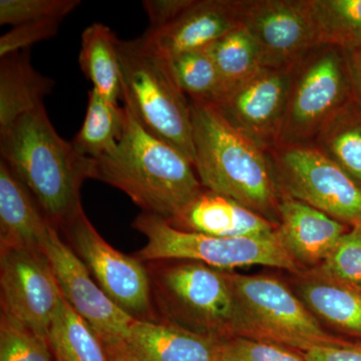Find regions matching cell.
<instances>
[{
    "instance_id": "cell-7",
    "label": "cell",
    "mask_w": 361,
    "mask_h": 361,
    "mask_svg": "<svg viewBox=\"0 0 361 361\" xmlns=\"http://www.w3.org/2000/svg\"><path fill=\"white\" fill-rule=\"evenodd\" d=\"M353 99L345 51L316 47L295 66L279 144L307 142Z\"/></svg>"
},
{
    "instance_id": "cell-2",
    "label": "cell",
    "mask_w": 361,
    "mask_h": 361,
    "mask_svg": "<svg viewBox=\"0 0 361 361\" xmlns=\"http://www.w3.org/2000/svg\"><path fill=\"white\" fill-rule=\"evenodd\" d=\"M123 109L122 137L111 153L94 159V180L118 188L142 213L174 219L204 189L193 163Z\"/></svg>"
},
{
    "instance_id": "cell-3",
    "label": "cell",
    "mask_w": 361,
    "mask_h": 361,
    "mask_svg": "<svg viewBox=\"0 0 361 361\" xmlns=\"http://www.w3.org/2000/svg\"><path fill=\"white\" fill-rule=\"evenodd\" d=\"M191 104L194 167L202 187L260 214H278L272 156L230 125L210 104Z\"/></svg>"
},
{
    "instance_id": "cell-22",
    "label": "cell",
    "mask_w": 361,
    "mask_h": 361,
    "mask_svg": "<svg viewBox=\"0 0 361 361\" xmlns=\"http://www.w3.org/2000/svg\"><path fill=\"white\" fill-rule=\"evenodd\" d=\"M308 310L348 336L361 339V291L334 280L308 281L300 286Z\"/></svg>"
},
{
    "instance_id": "cell-5",
    "label": "cell",
    "mask_w": 361,
    "mask_h": 361,
    "mask_svg": "<svg viewBox=\"0 0 361 361\" xmlns=\"http://www.w3.org/2000/svg\"><path fill=\"white\" fill-rule=\"evenodd\" d=\"M122 99L142 127L186 155L194 165L191 104L163 58L142 37L118 42Z\"/></svg>"
},
{
    "instance_id": "cell-14",
    "label": "cell",
    "mask_w": 361,
    "mask_h": 361,
    "mask_svg": "<svg viewBox=\"0 0 361 361\" xmlns=\"http://www.w3.org/2000/svg\"><path fill=\"white\" fill-rule=\"evenodd\" d=\"M44 251L61 295L103 343L127 341L135 320L104 293L71 246L52 227Z\"/></svg>"
},
{
    "instance_id": "cell-6",
    "label": "cell",
    "mask_w": 361,
    "mask_h": 361,
    "mask_svg": "<svg viewBox=\"0 0 361 361\" xmlns=\"http://www.w3.org/2000/svg\"><path fill=\"white\" fill-rule=\"evenodd\" d=\"M133 227L146 237L147 243L134 255L144 263L177 260L223 271L253 265L297 270L296 261L285 248L278 230L269 236L226 238L177 229L147 213L140 214Z\"/></svg>"
},
{
    "instance_id": "cell-37",
    "label": "cell",
    "mask_w": 361,
    "mask_h": 361,
    "mask_svg": "<svg viewBox=\"0 0 361 361\" xmlns=\"http://www.w3.org/2000/svg\"><path fill=\"white\" fill-rule=\"evenodd\" d=\"M104 346L110 361H144L125 341L104 343Z\"/></svg>"
},
{
    "instance_id": "cell-17",
    "label": "cell",
    "mask_w": 361,
    "mask_h": 361,
    "mask_svg": "<svg viewBox=\"0 0 361 361\" xmlns=\"http://www.w3.org/2000/svg\"><path fill=\"white\" fill-rule=\"evenodd\" d=\"M167 222L177 229L226 238L269 236L277 232L267 218L206 189L177 217Z\"/></svg>"
},
{
    "instance_id": "cell-18",
    "label": "cell",
    "mask_w": 361,
    "mask_h": 361,
    "mask_svg": "<svg viewBox=\"0 0 361 361\" xmlns=\"http://www.w3.org/2000/svg\"><path fill=\"white\" fill-rule=\"evenodd\" d=\"M54 227L27 188L0 161V251H44Z\"/></svg>"
},
{
    "instance_id": "cell-19",
    "label": "cell",
    "mask_w": 361,
    "mask_h": 361,
    "mask_svg": "<svg viewBox=\"0 0 361 361\" xmlns=\"http://www.w3.org/2000/svg\"><path fill=\"white\" fill-rule=\"evenodd\" d=\"M220 341L167 323L135 320L126 342L144 361H218Z\"/></svg>"
},
{
    "instance_id": "cell-9",
    "label": "cell",
    "mask_w": 361,
    "mask_h": 361,
    "mask_svg": "<svg viewBox=\"0 0 361 361\" xmlns=\"http://www.w3.org/2000/svg\"><path fill=\"white\" fill-rule=\"evenodd\" d=\"M248 324V337L275 342L300 353L338 341L290 289L274 278L230 275Z\"/></svg>"
},
{
    "instance_id": "cell-8",
    "label": "cell",
    "mask_w": 361,
    "mask_h": 361,
    "mask_svg": "<svg viewBox=\"0 0 361 361\" xmlns=\"http://www.w3.org/2000/svg\"><path fill=\"white\" fill-rule=\"evenodd\" d=\"M271 156L288 196L361 229V185L315 145H278Z\"/></svg>"
},
{
    "instance_id": "cell-1",
    "label": "cell",
    "mask_w": 361,
    "mask_h": 361,
    "mask_svg": "<svg viewBox=\"0 0 361 361\" xmlns=\"http://www.w3.org/2000/svg\"><path fill=\"white\" fill-rule=\"evenodd\" d=\"M0 153L56 229L82 208L80 189L94 178V160L58 134L44 106L0 128Z\"/></svg>"
},
{
    "instance_id": "cell-34",
    "label": "cell",
    "mask_w": 361,
    "mask_h": 361,
    "mask_svg": "<svg viewBox=\"0 0 361 361\" xmlns=\"http://www.w3.org/2000/svg\"><path fill=\"white\" fill-rule=\"evenodd\" d=\"M305 361H361V339L311 346L300 351Z\"/></svg>"
},
{
    "instance_id": "cell-32",
    "label": "cell",
    "mask_w": 361,
    "mask_h": 361,
    "mask_svg": "<svg viewBox=\"0 0 361 361\" xmlns=\"http://www.w3.org/2000/svg\"><path fill=\"white\" fill-rule=\"evenodd\" d=\"M218 361H305L298 351L250 337L221 339Z\"/></svg>"
},
{
    "instance_id": "cell-33",
    "label": "cell",
    "mask_w": 361,
    "mask_h": 361,
    "mask_svg": "<svg viewBox=\"0 0 361 361\" xmlns=\"http://www.w3.org/2000/svg\"><path fill=\"white\" fill-rule=\"evenodd\" d=\"M59 25L61 23L56 21H45L14 26L0 37V58L25 51L30 45L54 37L59 32Z\"/></svg>"
},
{
    "instance_id": "cell-21",
    "label": "cell",
    "mask_w": 361,
    "mask_h": 361,
    "mask_svg": "<svg viewBox=\"0 0 361 361\" xmlns=\"http://www.w3.org/2000/svg\"><path fill=\"white\" fill-rule=\"evenodd\" d=\"M118 39L111 28L94 23L82 35L80 68L99 97L118 104L122 99V73L118 51Z\"/></svg>"
},
{
    "instance_id": "cell-35",
    "label": "cell",
    "mask_w": 361,
    "mask_h": 361,
    "mask_svg": "<svg viewBox=\"0 0 361 361\" xmlns=\"http://www.w3.org/2000/svg\"><path fill=\"white\" fill-rule=\"evenodd\" d=\"M192 0H145L142 6L148 14L149 26L147 32L161 30L175 20Z\"/></svg>"
},
{
    "instance_id": "cell-15",
    "label": "cell",
    "mask_w": 361,
    "mask_h": 361,
    "mask_svg": "<svg viewBox=\"0 0 361 361\" xmlns=\"http://www.w3.org/2000/svg\"><path fill=\"white\" fill-rule=\"evenodd\" d=\"M241 1L192 0L170 25L142 39L163 58L202 51L241 25Z\"/></svg>"
},
{
    "instance_id": "cell-13",
    "label": "cell",
    "mask_w": 361,
    "mask_h": 361,
    "mask_svg": "<svg viewBox=\"0 0 361 361\" xmlns=\"http://www.w3.org/2000/svg\"><path fill=\"white\" fill-rule=\"evenodd\" d=\"M1 311L47 337L61 299V288L42 251H0Z\"/></svg>"
},
{
    "instance_id": "cell-24",
    "label": "cell",
    "mask_w": 361,
    "mask_h": 361,
    "mask_svg": "<svg viewBox=\"0 0 361 361\" xmlns=\"http://www.w3.org/2000/svg\"><path fill=\"white\" fill-rule=\"evenodd\" d=\"M315 146L361 185V106L355 97L318 135Z\"/></svg>"
},
{
    "instance_id": "cell-11",
    "label": "cell",
    "mask_w": 361,
    "mask_h": 361,
    "mask_svg": "<svg viewBox=\"0 0 361 361\" xmlns=\"http://www.w3.org/2000/svg\"><path fill=\"white\" fill-rule=\"evenodd\" d=\"M240 23L257 44L264 68H294L322 45L310 0L241 1Z\"/></svg>"
},
{
    "instance_id": "cell-12",
    "label": "cell",
    "mask_w": 361,
    "mask_h": 361,
    "mask_svg": "<svg viewBox=\"0 0 361 361\" xmlns=\"http://www.w3.org/2000/svg\"><path fill=\"white\" fill-rule=\"evenodd\" d=\"M294 68H261L210 106L260 148L275 149L279 144Z\"/></svg>"
},
{
    "instance_id": "cell-31",
    "label": "cell",
    "mask_w": 361,
    "mask_h": 361,
    "mask_svg": "<svg viewBox=\"0 0 361 361\" xmlns=\"http://www.w3.org/2000/svg\"><path fill=\"white\" fill-rule=\"evenodd\" d=\"M329 279L361 291V229L350 228L322 263Z\"/></svg>"
},
{
    "instance_id": "cell-36",
    "label": "cell",
    "mask_w": 361,
    "mask_h": 361,
    "mask_svg": "<svg viewBox=\"0 0 361 361\" xmlns=\"http://www.w3.org/2000/svg\"><path fill=\"white\" fill-rule=\"evenodd\" d=\"M345 54L353 97L361 106V49L345 51Z\"/></svg>"
},
{
    "instance_id": "cell-4",
    "label": "cell",
    "mask_w": 361,
    "mask_h": 361,
    "mask_svg": "<svg viewBox=\"0 0 361 361\" xmlns=\"http://www.w3.org/2000/svg\"><path fill=\"white\" fill-rule=\"evenodd\" d=\"M145 264L157 322L217 339L248 334L245 315L225 271L190 261Z\"/></svg>"
},
{
    "instance_id": "cell-27",
    "label": "cell",
    "mask_w": 361,
    "mask_h": 361,
    "mask_svg": "<svg viewBox=\"0 0 361 361\" xmlns=\"http://www.w3.org/2000/svg\"><path fill=\"white\" fill-rule=\"evenodd\" d=\"M322 44L361 49V0H310Z\"/></svg>"
},
{
    "instance_id": "cell-20",
    "label": "cell",
    "mask_w": 361,
    "mask_h": 361,
    "mask_svg": "<svg viewBox=\"0 0 361 361\" xmlns=\"http://www.w3.org/2000/svg\"><path fill=\"white\" fill-rule=\"evenodd\" d=\"M54 82L30 63L27 51L14 52L0 61V128L18 116L44 106Z\"/></svg>"
},
{
    "instance_id": "cell-26",
    "label": "cell",
    "mask_w": 361,
    "mask_h": 361,
    "mask_svg": "<svg viewBox=\"0 0 361 361\" xmlns=\"http://www.w3.org/2000/svg\"><path fill=\"white\" fill-rule=\"evenodd\" d=\"M206 51L219 71L224 94L264 68L257 44L242 25L207 47Z\"/></svg>"
},
{
    "instance_id": "cell-29",
    "label": "cell",
    "mask_w": 361,
    "mask_h": 361,
    "mask_svg": "<svg viewBox=\"0 0 361 361\" xmlns=\"http://www.w3.org/2000/svg\"><path fill=\"white\" fill-rule=\"evenodd\" d=\"M0 361H54L47 337L1 311Z\"/></svg>"
},
{
    "instance_id": "cell-25",
    "label": "cell",
    "mask_w": 361,
    "mask_h": 361,
    "mask_svg": "<svg viewBox=\"0 0 361 361\" xmlns=\"http://www.w3.org/2000/svg\"><path fill=\"white\" fill-rule=\"evenodd\" d=\"M123 125V106L106 101L92 90L84 123L71 144L80 155L101 158L116 148L122 137Z\"/></svg>"
},
{
    "instance_id": "cell-23",
    "label": "cell",
    "mask_w": 361,
    "mask_h": 361,
    "mask_svg": "<svg viewBox=\"0 0 361 361\" xmlns=\"http://www.w3.org/2000/svg\"><path fill=\"white\" fill-rule=\"evenodd\" d=\"M54 361H110L103 342L61 296L47 334Z\"/></svg>"
},
{
    "instance_id": "cell-30",
    "label": "cell",
    "mask_w": 361,
    "mask_h": 361,
    "mask_svg": "<svg viewBox=\"0 0 361 361\" xmlns=\"http://www.w3.org/2000/svg\"><path fill=\"white\" fill-rule=\"evenodd\" d=\"M80 4L78 0H1L0 25L14 27L45 21L61 23Z\"/></svg>"
},
{
    "instance_id": "cell-10",
    "label": "cell",
    "mask_w": 361,
    "mask_h": 361,
    "mask_svg": "<svg viewBox=\"0 0 361 361\" xmlns=\"http://www.w3.org/2000/svg\"><path fill=\"white\" fill-rule=\"evenodd\" d=\"M59 231L111 300L135 320L155 322L147 266L111 246L80 209Z\"/></svg>"
},
{
    "instance_id": "cell-16",
    "label": "cell",
    "mask_w": 361,
    "mask_h": 361,
    "mask_svg": "<svg viewBox=\"0 0 361 361\" xmlns=\"http://www.w3.org/2000/svg\"><path fill=\"white\" fill-rule=\"evenodd\" d=\"M278 235L292 258L305 264L324 262L351 227L290 196L278 206Z\"/></svg>"
},
{
    "instance_id": "cell-28",
    "label": "cell",
    "mask_w": 361,
    "mask_h": 361,
    "mask_svg": "<svg viewBox=\"0 0 361 361\" xmlns=\"http://www.w3.org/2000/svg\"><path fill=\"white\" fill-rule=\"evenodd\" d=\"M176 82L190 103L214 104L224 94L219 71L206 49L168 59Z\"/></svg>"
}]
</instances>
